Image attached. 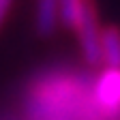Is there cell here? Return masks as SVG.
<instances>
[{"instance_id":"cell-2","label":"cell","mask_w":120,"mask_h":120,"mask_svg":"<svg viewBox=\"0 0 120 120\" xmlns=\"http://www.w3.org/2000/svg\"><path fill=\"white\" fill-rule=\"evenodd\" d=\"M97 99L107 112L120 109V69H107L99 77Z\"/></svg>"},{"instance_id":"cell-3","label":"cell","mask_w":120,"mask_h":120,"mask_svg":"<svg viewBox=\"0 0 120 120\" xmlns=\"http://www.w3.org/2000/svg\"><path fill=\"white\" fill-rule=\"evenodd\" d=\"M101 60L107 69H120V30H101Z\"/></svg>"},{"instance_id":"cell-5","label":"cell","mask_w":120,"mask_h":120,"mask_svg":"<svg viewBox=\"0 0 120 120\" xmlns=\"http://www.w3.org/2000/svg\"><path fill=\"white\" fill-rule=\"evenodd\" d=\"M56 2H58V22L75 30L88 0H56Z\"/></svg>"},{"instance_id":"cell-4","label":"cell","mask_w":120,"mask_h":120,"mask_svg":"<svg viewBox=\"0 0 120 120\" xmlns=\"http://www.w3.org/2000/svg\"><path fill=\"white\" fill-rule=\"evenodd\" d=\"M58 28V2L56 0H37V30L47 37Z\"/></svg>"},{"instance_id":"cell-6","label":"cell","mask_w":120,"mask_h":120,"mask_svg":"<svg viewBox=\"0 0 120 120\" xmlns=\"http://www.w3.org/2000/svg\"><path fill=\"white\" fill-rule=\"evenodd\" d=\"M9 4H11V0H0V26H2V22H4V15L9 11Z\"/></svg>"},{"instance_id":"cell-1","label":"cell","mask_w":120,"mask_h":120,"mask_svg":"<svg viewBox=\"0 0 120 120\" xmlns=\"http://www.w3.org/2000/svg\"><path fill=\"white\" fill-rule=\"evenodd\" d=\"M75 30H77V37H79L84 58L90 64L101 62V30H99V19H97L94 4L90 0L84 7V13H82L77 26H75Z\"/></svg>"}]
</instances>
